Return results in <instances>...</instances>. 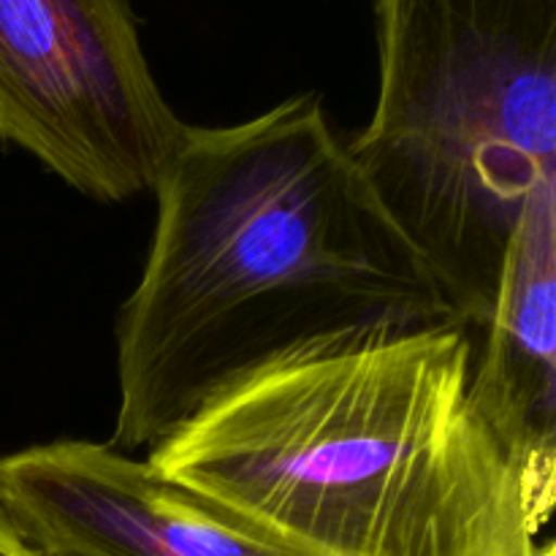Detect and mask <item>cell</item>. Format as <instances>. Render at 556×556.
<instances>
[{"label": "cell", "instance_id": "obj_1", "mask_svg": "<svg viewBox=\"0 0 556 556\" xmlns=\"http://www.w3.org/2000/svg\"><path fill=\"white\" fill-rule=\"evenodd\" d=\"M152 193L144 269L114 326L112 448L150 451L212 396L313 342L462 324L318 92L242 123L188 125Z\"/></svg>", "mask_w": 556, "mask_h": 556}, {"label": "cell", "instance_id": "obj_2", "mask_svg": "<svg viewBox=\"0 0 556 556\" xmlns=\"http://www.w3.org/2000/svg\"><path fill=\"white\" fill-rule=\"evenodd\" d=\"M472 353L456 320L329 337L212 396L147 462L293 556H541Z\"/></svg>", "mask_w": 556, "mask_h": 556}, {"label": "cell", "instance_id": "obj_3", "mask_svg": "<svg viewBox=\"0 0 556 556\" xmlns=\"http://www.w3.org/2000/svg\"><path fill=\"white\" fill-rule=\"evenodd\" d=\"M378 96L348 152L462 324L556 190V0H375Z\"/></svg>", "mask_w": 556, "mask_h": 556}, {"label": "cell", "instance_id": "obj_4", "mask_svg": "<svg viewBox=\"0 0 556 556\" xmlns=\"http://www.w3.org/2000/svg\"><path fill=\"white\" fill-rule=\"evenodd\" d=\"M185 128L128 0H0V147L119 204L152 190Z\"/></svg>", "mask_w": 556, "mask_h": 556}, {"label": "cell", "instance_id": "obj_5", "mask_svg": "<svg viewBox=\"0 0 556 556\" xmlns=\"http://www.w3.org/2000/svg\"><path fill=\"white\" fill-rule=\"evenodd\" d=\"M0 500L38 556H293L139 456L54 440L0 459Z\"/></svg>", "mask_w": 556, "mask_h": 556}, {"label": "cell", "instance_id": "obj_6", "mask_svg": "<svg viewBox=\"0 0 556 556\" xmlns=\"http://www.w3.org/2000/svg\"><path fill=\"white\" fill-rule=\"evenodd\" d=\"M472 337V402L514 459L543 532L556 481V190L521 212Z\"/></svg>", "mask_w": 556, "mask_h": 556}, {"label": "cell", "instance_id": "obj_7", "mask_svg": "<svg viewBox=\"0 0 556 556\" xmlns=\"http://www.w3.org/2000/svg\"><path fill=\"white\" fill-rule=\"evenodd\" d=\"M0 556H38L33 552L30 543L22 538V532L16 530L14 519L5 510L3 500H0Z\"/></svg>", "mask_w": 556, "mask_h": 556}, {"label": "cell", "instance_id": "obj_8", "mask_svg": "<svg viewBox=\"0 0 556 556\" xmlns=\"http://www.w3.org/2000/svg\"><path fill=\"white\" fill-rule=\"evenodd\" d=\"M541 556H554V543L552 541L541 543Z\"/></svg>", "mask_w": 556, "mask_h": 556}]
</instances>
